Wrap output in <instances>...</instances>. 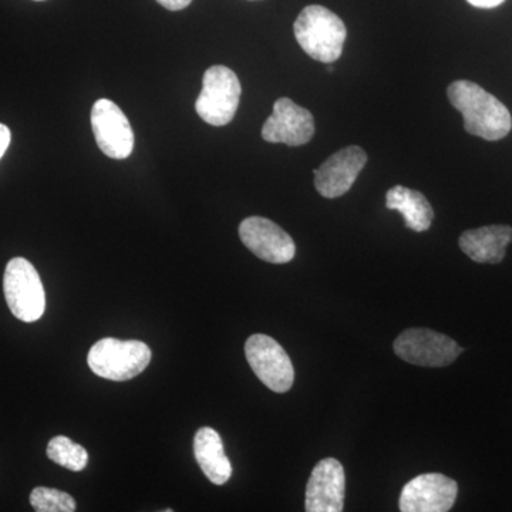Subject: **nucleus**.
I'll return each instance as SVG.
<instances>
[{
    "label": "nucleus",
    "instance_id": "1",
    "mask_svg": "<svg viewBox=\"0 0 512 512\" xmlns=\"http://www.w3.org/2000/svg\"><path fill=\"white\" fill-rule=\"evenodd\" d=\"M447 94L454 109L463 114L468 134L488 141H498L510 134V110L483 87L468 80H458L448 86Z\"/></svg>",
    "mask_w": 512,
    "mask_h": 512
},
{
    "label": "nucleus",
    "instance_id": "2",
    "mask_svg": "<svg viewBox=\"0 0 512 512\" xmlns=\"http://www.w3.org/2000/svg\"><path fill=\"white\" fill-rule=\"evenodd\" d=\"M296 42L306 55L322 63H335L342 56L345 45V23L332 10L311 5L302 10L293 25Z\"/></svg>",
    "mask_w": 512,
    "mask_h": 512
},
{
    "label": "nucleus",
    "instance_id": "3",
    "mask_svg": "<svg viewBox=\"0 0 512 512\" xmlns=\"http://www.w3.org/2000/svg\"><path fill=\"white\" fill-rule=\"evenodd\" d=\"M151 350L140 340L101 339L90 349L87 363L94 375L126 382L150 365Z\"/></svg>",
    "mask_w": 512,
    "mask_h": 512
},
{
    "label": "nucleus",
    "instance_id": "4",
    "mask_svg": "<svg viewBox=\"0 0 512 512\" xmlns=\"http://www.w3.org/2000/svg\"><path fill=\"white\" fill-rule=\"evenodd\" d=\"M241 92L237 74L225 66H212L202 79L195 110L205 123L214 127L227 126L237 114Z\"/></svg>",
    "mask_w": 512,
    "mask_h": 512
},
{
    "label": "nucleus",
    "instance_id": "5",
    "mask_svg": "<svg viewBox=\"0 0 512 512\" xmlns=\"http://www.w3.org/2000/svg\"><path fill=\"white\" fill-rule=\"evenodd\" d=\"M3 291L10 312L26 323L42 318L46 309L45 288L28 259L13 258L6 266Z\"/></svg>",
    "mask_w": 512,
    "mask_h": 512
},
{
    "label": "nucleus",
    "instance_id": "6",
    "mask_svg": "<svg viewBox=\"0 0 512 512\" xmlns=\"http://www.w3.org/2000/svg\"><path fill=\"white\" fill-rule=\"evenodd\" d=\"M394 353L412 365L444 367L451 365L463 348L436 330L407 329L394 340Z\"/></svg>",
    "mask_w": 512,
    "mask_h": 512
},
{
    "label": "nucleus",
    "instance_id": "7",
    "mask_svg": "<svg viewBox=\"0 0 512 512\" xmlns=\"http://www.w3.org/2000/svg\"><path fill=\"white\" fill-rule=\"evenodd\" d=\"M245 355L256 377L275 393H286L295 380L291 357L266 335H252L245 343Z\"/></svg>",
    "mask_w": 512,
    "mask_h": 512
},
{
    "label": "nucleus",
    "instance_id": "8",
    "mask_svg": "<svg viewBox=\"0 0 512 512\" xmlns=\"http://www.w3.org/2000/svg\"><path fill=\"white\" fill-rule=\"evenodd\" d=\"M92 127L97 146L114 160L130 157L134 148V133L126 114L111 100L94 103Z\"/></svg>",
    "mask_w": 512,
    "mask_h": 512
},
{
    "label": "nucleus",
    "instance_id": "9",
    "mask_svg": "<svg viewBox=\"0 0 512 512\" xmlns=\"http://www.w3.org/2000/svg\"><path fill=\"white\" fill-rule=\"evenodd\" d=\"M239 238L252 254L269 264H288L296 254L291 235L266 218L249 217L242 221Z\"/></svg>",
    "mask_w": 512,
    "mask_h": 512
},
{
    "label": "nucleus",
    "instance_id": "10",
    "mask_svg": "<svg viewBox=\"0 0 512 512\" xmlns=\"http://www.w3.org/2000/svg\"><path fill=\"white\" fill-rule=\"evenodd\" d=\"M457 494L456 481L444 474H421L404 485L400 495V511L447 512L456 503Z\"/></svg>",
    "mask_w": 512,
    "mask_h": 512
},
{
    "label": "nucleus",
    "instance_id": "11",
    "mask_svg": "<svg viewBox=\"0 0 512 512\" xmlns=\"http://www.w3.org/2000/svg\"><path fill=\"white\" fill-rule=\"evenodd\" d=\"M313 134H315V119L311 111L303 109L286 97L276 100L274 113L262 127V138L265 141L291 147L309 143Z\"/></svg>",
    "mask_w": 512,
    "mask_h": 512
},
{
    "label": "nucleus",
    "instance_id": "12",
    "mask_svg": "<svg viewBox=\"0 0 512 512\" xmlns=\"http://www.w3.org/2000/svg\"><path fill=\"white\" fill-rule=\"evenodd\" d=\"M345 470L336 458H325L313 468L306 485L308 512H340L345 505Z\"/></svg>",
    "mask_w": 512,
    "mask_h": 512
},
{
    "label": "nucleus",
    "instance_id": "13",
    "mask_svg": "<svg viewBox=\"0 0 512 512\" xmlns=\"http://www.w3.org/2000/svg\"><path fill=\"white\" fill-rule=\"evenodd\" d=\"M367 156L362 148L350 146L328 158L315 173V187L325 198H338L355 184L357 175L365 168Z\"/></svg>",
    "mask_w": 512,
    "mask_h": 512
},
{
    "label": "nucleus",
    "instance_id": "14",
    "mask_svg": "<svg viewBox=\"0 0 512 512\" xmlns=\"http://www.w3.org/2000/svg\"><path fill=\"white\" fill-rule=\"evenodd\" d=\"M512 241V228L508 225H488L470 229L460 237L461 251L478 264H500L505 249Z\"/></svg>",
    "mask_w": 512,
    "mask_h": 512
},
{
    "label": "nucleus",
    "instance_id": "15",
    "mask_svg": "<svg viewBox=\"0 0 512 512\" xmlns=\"http://www.w3.org/2000/svg\"><path fill=\"white\" fill-rule=\"evenodd\" d=\"M194 454L202 473L212 484L227 483L232 476V466L225 456L220 434L211 427H202L194 439Z\"/></svg>",
    "mask_w": 512,
    "mask_h": 512
},
{
    "label": "nucleus",
    "instance_id": "16",
    "mask_svg": "<svg viewBox=\"0 0 512 512\" xmlns=\"http://www.w3.org/2000/svg\"><path fill=\"white\" fill-rule=\"evenodd\" d=\"M386 207L400 212L404 224L414 232L427 231L433 224L434 211L427 198L419 191L396 185L387 191Z\"/></svg>",
    "mask_w": 512,
    "mask_h": 512
},
{
    "label": "nucleus",
    "instance_id": "17",
    "mask_svg": "<svg viewBox=\"0 0 512 512\" xmlns=\"http://www.w3.org/2000/svg\"><path fill=\"white\" fill-rule=\"evenodd\" d=\"M46 453L53 463L74 471V473L83 471L89 463V453H87L86 448L73 443L69 437H53L47 444Z\"/></svg>",
    "mask_w": 512,
    "mask_h": 512
},
{
    "label": "nucleus",
    "instance_id": "18",
    "mask_svg": "<svg viewBox=\"0 0 512 512\" xmlns=\"http://www.w3.org/2000/svg\"><path fill=\"white\" fill-rule=\"evenodd\" d=\"M30 505L37 512H73L76 501L72 495L56 488L37 487L30 494Z\"/></svg>",
    "mask_w": 512,
    "mask_h": 512
},
{
    "label": "nucleus",
    "instance_id": "19",
    "mask_svg": "<svg viewBox=\"0 0 512 512\" xmlns=\"http://www.w3.org/2000/svg\"><path fill=\"white\" fill-rule=\"evenodd\" d=\"M10 140H12V134H10L9 128L0 123V158L5 156L6 151H8Z\"/></svg>",
    "mask_w": 512,
    "mask_h": 512
},
{
    "label": "nucleus",
    "instance_id": "20",
    "mask_svg": "<svg viewBox=\"0 0 512 512\" xmlns=\"http://www.w3.org/2000/svg\"><path fill=\"white\" fill-rule=\"evenodd\" d=\"M161 6H164L165 9L168 10H181L187 8L188 5L192 2V0H157Z\"/></svg>",
    "mask_w": 512,
    "mask_h": 512
},
{
    "label": "nucleus",
    "instance_id": "21",
    "mask_svg": "<svg viewBox=\"0 0 512 512\" xmlns=\"http://www.w3.org/2000/svg\"><path fill=\"white\" fill-rule=\"evenodd\" d=\"M470 5L476 6L480 9H493L497 6L503 5L505 0H467Z\"/></svg>",
    "mask_w": 512,
    "mask_h": 512
}]
</instances>
